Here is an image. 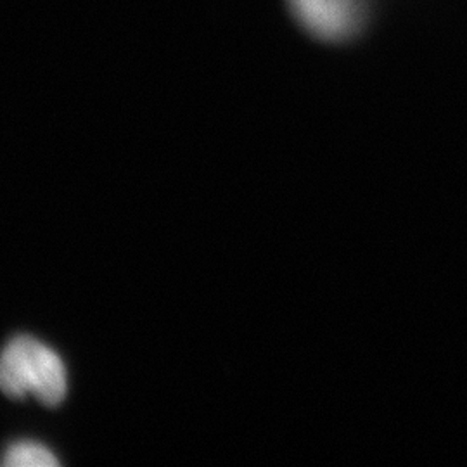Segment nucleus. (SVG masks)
Instances as JSON below:
<instances>
[{
    "label": "nucleus",
    "mask_w": 467,
    "mask_h": 467,
    "mask_svg": "<svg viewBox=\"0 0 467 467\" xmlns=\"http://www.w3.org/2000/svg\"><path fill=\"white\" fill-rule=\"evenodd\" d=\"M301 23L322 40H345L360 28V0H289Z\"/></svg>",
    "instance_id": "2"
},
{
    "label": "nucleus",
    "mask_w": 467,
    "mask_h": 467,
    "mask_svg": "<svg viewBox=\"0 0 467 467\" xmlns=\"http://www.w3.org/2000/svg\"><path fill=\"white\" fill-rule=\"evenodd\" d=\"M0 391L11 399L32 395L40 403L56 407L67 397V368L47 345L19 336L0 353Z\"/></svg>",
    "instance_id": "1"
},
{
    "label": "nucleus",
    "mask_w": 467,
    "mask_h": 467,
    "mask_svg": "<svg viewBox=\"0 0 467 467\" xmlns=\"http://www.w3.org/2000/svg\"><path fill=\"white\" fill-rule=\"evenodd\" d=\"M0 464L5 467H54L59 461L40 443L19 441L5 451Z\"/></svg>",
    "instance_id": "3"
}]
</instances>
